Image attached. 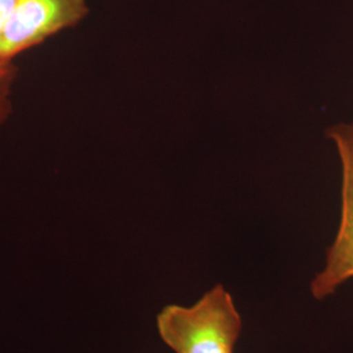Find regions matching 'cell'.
<instances>
[{"label":"cell","instance_id":"cell-5","mask_svg":"<svg viewBox=\"0 0 353 353\" xmlns=\"http://www.w3.org/2000/svg\"><path fill=\"white\" fill-rule=\"evenodd\" d=\"M16 0H0V38L4 33V29L8 24L14 8Z\"/></svg>","mask_w":353,"mask_h":353},{"label":"cell","instance_id":"cell-2","mask_svg":"<svg viewBox=\"0 0 353 353\" xmlns=\"http://www.w3.org/2000/svg\"><path fill=\"white\" fill-rule=\"evenodd\" d=\"M326 134L341 157V214L335 240L326 252L325 267L310 284L316 300L327 299L353 279V121L331 127Z\"/></svg>","mask_w":353,"mask_h":353},{"label":"cell","instance_id":"cell-3","mask_svg":"<svg viewBox=\"0 0 353 353\" xmlns=\"http://www.w3.org/2000/svg\"><path fill=\"white\" fill-rule=\"evenodd\" d=\"M88 12L87 0H16L0 38V61L13 62L20 54L77 26Z\"/></svg>","mask_w":353,"mask_h":353},{"label":"cell","instance_id":"cell-4","mask_svg":"<svg viewBox=\"0 0 353 353\" xmlns=\"http://www.w3.org/2000/svg\"><path fill=\"white\" fill-rule=\"evenodd\" d=\"M17 72L14 62L0 61V127L10 119L12 114L13 85Z\"/></svg>","mask_w":353,"mask_h":353},{"label":"cell","instance_id":"cell-1","mask_svg":"<svg viewBox=\"0 0 353 353\" xmlns=\"http://www.w3.org/2000/svg\"><path fill=\"white\" fill-rule=\"evenodd\" d=\"M157 330L176 353H234L242 319L230 293L217 284L192 306H165Z\"/></svg>","mask_w":353,"mask_h":353}]
</instances>
